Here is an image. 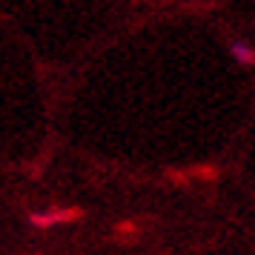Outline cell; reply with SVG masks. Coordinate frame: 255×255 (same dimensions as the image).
<instances>
[{"label":"cell","mask_w":255,"mask_h":255,"mask_svg":"<svg viewBox=\"0 0 255 255\" xmlns=\"http://www.w3.org/2000/svg\"><path fill=\"white\" fill-rule=\"evenodd\" d=\"M78 218V209H55V212H43V215H32L35 227H49V224H58V221H69Z\"/></svg>","instance_id":"1"},{"label":"cell","mask_w":255,"mask_h":255,"mask_svg":"<svg viewBox=\"0 0 255 255\" xmlns=\"http://www.w3.org/2000/svg\"><path fill=\"white\" fill-rule=\"evenodd\" d=\"M232 52H235V58L241 60V63H247V66H250V63H253V49L247 46V43H232Z\"/></svg>","instance_id":"2"}]
</instances>
